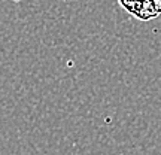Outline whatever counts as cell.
I'll use <instances>...</instances> for the list:
<instances>
[{
	"instance_id": "1",
	"label": "cell",
	"mask_w": 161,
	"mask_h": 155,
	"mask_svg": "<svg viewBox=\"0 0 161 155\" xmlns=\"http://www.w3.org/2000/svg\"><path fill=\"white\" fill-rule=\"evenodd\" d=\"M119 5L142 21H149L161 15V0H119Z\"/></svg>"
}]
</instances>
